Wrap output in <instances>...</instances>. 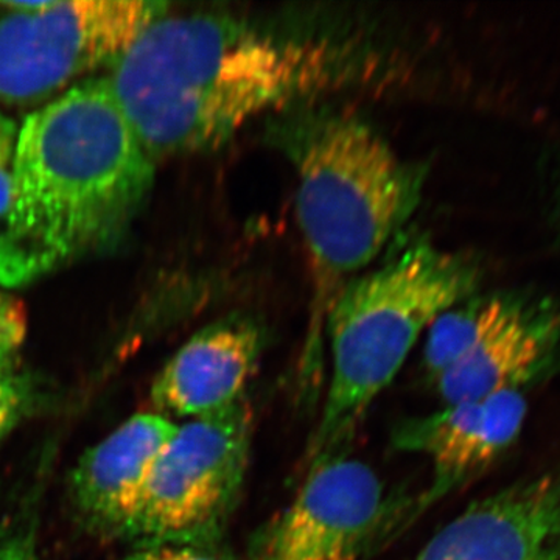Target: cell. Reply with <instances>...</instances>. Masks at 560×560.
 Returning a JSON list of instances; mask_svg holds the SVG:
<instances>
[{
  "mask_svg": "<svg viewBox=\"0 0 560 560\" xmlns=\"http://www.w3.org/2000/svg\"><path fill=\"white\" fill-rule=\"evenodd\" d=\"M110 91L151 161L215 150L261 114L352 79L349 51L221 16L158 18L109 68Z\"/></svg>",
  "mask_w": 560,
  "mask_h": 560,
  "instance_id": "obj_1",
  "label": "cell"
},
{
  "mask_svg": "<svg viewBox=\"0 0 560 560\" xmlns=\"http://www.w3.org/2000/svg\"><path fill=\"white\" fill-rule=\"evenodd\" d=\"M154 167L106 77L40 106L20 127L0 285H27L110 245L150 194Z\"/></svg>",
  "mask_w": 560,
  "mask_h": 560,
  "instance_id": "obj_2",
  "label": "cell"
},
{
  "mask_svg": "<svg viewBox=\"0 0 560 560\" xmlns=\"http://www.w3.org/2000/svg\"><path fill=\"white\" fill-rule=\"evenodd\" d=\"M298 179L296 212L312 265L313 302L327 308L399 237L422 201L427 172L359 116L313 103L270 127Z\"/></svg>",
  "mask_w": 560,
  "mask_h": 560,
  "instance_id": "obj_3",
  "label": "cell"
},
{
  "mask_svg": "<svg viewBox=\"0 0 560 560\" xmlns=\"http://www.w3.org/2000/svg\"><path fill=\"white\" fill-rule=\"evenodd\" d=\"M480 264L416 235L350 279L326 313L330 382L305 455L307 469L348 455L360 423L399 374L423 330L481 291Z\"/></svg>",
  "mask_w": 560,
  "mask_h": 560,
  "instance_id": "obj_4",
  "label": "cell"
},
{
  "mask_svg": "<svg viewBox=\"0 0 560 560\" xmlns=\"http://www.w3.org/2000/svg\"><path fill=\"white\" fill-rule=\"evenodd\" d=\"M248 397L178 425L154 459L121 537L147 544H215L241 500L249 467Z\"/></svg>",
  "mask_w": 560,
  "mask_h": 560,
  "instance_id": "obj_5",
  "label": "cell"
},
{
  "mask_svg": "<svg viewBox=\"0 0 560 560\" xmlns=\"http://www.w3.org/2000/svg\"><path fill=\"white\" fill-rule=\"evenodd\" d=\"M430 341L451 364L433 382L442 404L525 393L560 370V298L537 289L478 291L436 319Z\"/></svg>",
  "mask_w": 560,
  "mask_h": 560,
  "instance_id": "obj_6",
  "label": "cell"
},
{
  "mask_svg": "<svg viewBox=\"0 0 560 560\" xmlns=\"http://www.w3.org/2000/svg\"><path fill=\"white\" fill-rule=\"evenodd\" d=\"M167 10L145 0H44L38 10L0 9V103H39L110 68Z\"/></svg>",
  "mask_w": 560,
  "mask_h": 560,
  "instance_id": "obj_7",
  "label": "cell"
},
{
  "mask_svg": "<svg viewBox=\"0 0 560 560\" xmlns=\"http://www.w3.org/2000/svg\"><path fill=\"white\" fill-rule=\"evenodd\" d=\"M396 512L370 464L335 456L308 467L296 497L253 534L243 560H361Z\"/></svg>",
  "mask_w": 560,
  "mask_h": 560,
  "instance_id": "obj_8",
  "label": "cell"
},
{
  "mask_svg": "<svg viewBox=\"0 0 560 560\" xmlns=\"http://www.w3.org/2000/svg\"><path fill=\"white\" fill-rule=\"evenodd\" d=\"M415 560H560V464L474 501Z\"/></svg>",
  "mask_w": 560,
  "mask_h": 560,
  "instance_id": "obj_9",
  "label": "cell"
},
{
  "mask_svg": "<svg viewBox=\"0 0 560 560\" xmlns=\"http://www.w3.org/2000/svg\"><path fill=\"white\" fill-rule=\"evenodd\" d=\"M526 418V394L501 390L485 399L444 405L440 411L400 423L393 436L397 451L422 453L433 466V481L416 512L503 458L521 438Z\"/></svg>",
  "mask_w": 560,
  "mask_h": 560,
  "instance_id": "obj_10",
  "label": "cell"
},
{
  "mask_svg": "<svg viewBox=\"0 0 560 560\" xmlns=\"http://www.w3.org/2000/svg\"><path fill=\"white\" fill-rule=\"evenodd\" d=\"M264 330L249 316H231L197 331L162 368L151 404L165 418H206L234 407L259 364Z\"/></svg>",
  "mask_w": 560,
  "mask_h": 560,
  "instance_id": "obj_11",
  "label": "cell"
},
{
  "mask_svg": "<svg viewBox=\"0 0 560 560\" xmlns=\"http://www.w3.org/2000/svg\"><path fill=\"white\" fill-rule=\"evenodd\" d=\"M176 429L178 423L160 412H142L84 452L70 475L69 492L88 529L121 537L158 453Z\"/></svg>",
  "mask_w": 560,
  "mask_h": 560,
  "instance_id": "obj_12",
  "label": "cell"
},
{
  "mask_svg": "<svg viewBox=\"0 0 560 560\" xmlns=\"http://www.w3.org/2000/svg\"><path fill=\"white\" fill-rule=\"evenodd\" d=\"M35 386L9 363L0 366V444L25 419L35 404Z\"/></svg>",
  "mask_w": 560,
  "mask_h": 560,
  "instance_id": "obj_13",
  "label": "cell"
},
{
  "mask_svg": "<svg viewBox=\"0 0 560 560\" xmlns=\"http://www.w3.org/2000/svg\"><path fill=\"white\" fill-rule=\"evenodd\" d=\"M537 173L541 217L552 248L560 253V145L544 150Z\"/></svg>",
  "mask_w": 560,
  "mask_h": 560,
  "instance_id": "obj_14",
  "label": "cell"
},
{
  "mask_svg": "<svg viewBox=\"0 0 560 560\" xmlns=\"http://www.w3.org/2000/svg\"><path fill=\"white\" fill-rule=\"evenodd\" d=\"M121 560H241L234 552L215 544H147L136 545Z\"/></svg>",
  "mask_w": 560,
  "mask_h": 560,
  "instance_id": "obj_15",
  "label": "cell"
},
{
  "mask_svg": "<svg viewBox=\"0 0 560 560\" xmlns=\"http://www.w3.org/2000/svg\"><path fill=\"white\" fill-rule=\"evenodd\" d=\"M20 125L0 110V231L9 220L14 189Z\"/></svg>",
  "mask_w": 560,
  "mask_h": 560,
  "instance_id": "obj_16",
  "label": "cell"
},
{
  "mask_svg": "<svg viewBox=\"0 0 560 560\" xmlns=\"http://www.w3.org/2000/svg\"><path fill=\"white\" fill-rule=\"evenodd\" d=\"M0 560H40L33 528L20 525L0 529Z\"/></svg>",
  "mask_w": 560,
  "mask_h": 560,
  "instance_id": "obj_17",
  "label": "cell"
},
{
  "mask_svg": "<svg viewBox=\"0 0 560 560\" xmlns=\"http://www.w3.org/2000/svg\"><path fill=\"white\" fill-rule=\"evenodd\" d=\"M25 337V319L16 302L0 311V366L11 361L14 350Z\"/></svg>",
  "mask_w": 560,
  "mask_h": 560,
  "instance_id": "obj_18",
  "label": "cell"
}]
</instances>
